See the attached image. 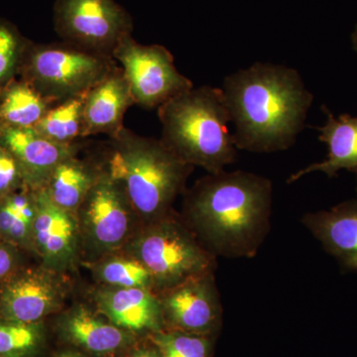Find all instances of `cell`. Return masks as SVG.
<instances>
[{
    "label": "cell",
    "mask_w": 357,
    "mask_h": 357,
    "mask_svg": "<svg viewBox=\"0 0 357 357\" xmlns=\"http://www.w3.org/2000/svg\"><path fill=\"white\" fill-rule=\"evenodd\" d=\"M109 142L105 165L123 185L141 223L154 222L174 211L195 167L178 158L161 140L143 137L126 126Z\"/></svg>",
    "instance_id": "3"
},
{
    "label": "cell",
    "mask_w": 357,
    "mask_h": 357,
    "mask_svg": "<svg viewBox=\"0 0 357 357\" xmlns=\"http://www.w3.org/2000/svg\"><path fill=\"white\" fill-rule=\"evenodd\" d=\"M25 79L52 103L88 93L116 67L115 60L60 42L26 54Z\"/></svg>",
    "instance_id": "7"
},
{
    "label": "cell",
    "mask_w": 357,
    "mask_h": 357,
    "mask_svg": "<svg viewBox=\"0 0 357 357\" xmlns=\"http://www.w3.org/2000/svg\"><path fill=\"white\" fill-rule=\"evenodd\" d=\"M141 340L129 349L123 357H162L161 352L149 338H144V342H140Z\"/></svg>",
    "instance_id": "27"
},
{
    "label": "cell",
    "mask_w": 357,
    "mask_h": 357,
    "mask_svg": "<svg viewBox=\"0 0 357 357\" xmlns=\"http://www.w3.org/2000/svg\"><path fill=\"white\" fill-rule=\"evenodd\" d=\"M70 283L67 274L43 265L14 275L0 295V319L20 323L43 321L63 311Z\"/></svg>",
    "instance_id": "11"
},
{
    "label": "cell",
    "mask_w": 357,
    "mask_h": 357,
    "mask_svg": "<svg viewBox=\"0 0 357 357\" xmlns=\"http://www.w3.org/2000/svg\"><path fill=\"white\" fill-rule=\"evenodd\" d=\"M15 266V257L13 251L0 244V280L13 273Z\"/></svg>",
    "instance_id": "28"
},
{
    "label": "cell",
    "mask_w": 357,
    "mask_h": 357,
    "mask_svg": "<svg viewBox=\"0 0 357 357\" xmlns=\"http://www.w3.org/2000/svg\"><path fill=\"white\" fill-rule=\"evenodd\" d=\"M301 222L344 271L357 272V197L330 211L307 213Z\"/></svg>",
    "instance_id": "16"
},
{
    "label": "cell",
    "mask_w": 357,
    "mask_h": 357,
    "mask_svg": "<svg viewBox=\"0 0 357 357\" xmlns=\"http://www.w3.org/2000/svg\"><path fill=\"white\" fill-rule=\"evenodd\" d=\"M326 121L319 131V140L328 146V156L324 161L301 169L293 173L287 184H294L304 176L312 172H323L328 177L337 176L338 171L345 169L357 175V117L342 114L335 119L330 109L323 105Z\"/></svg>",
    "instance_id": "18"
},
{
    "label": "cell",
    "mask_w": 357,
    "mask_h": 357,
    "mask_svg": "<svg viewBox=\"0 0 357 357\" xmlns=\"http://www.w3.org/2000/svg\"><path fill=\"white\" fill-rule=\"evenodd\" d=\"M121 251L144 265L157 295L195 277L215 272L218 267L217 256L204 248L175 210L141 225Z\"/></svg>",
    "instance_id": "5"
},
{
    "label": "cell",
    "mask_w": 357,
    "mask_h": 357,
    "mask_svg": "<svg viewBox=\"0 0 357 357\" xmlns=\"http://www.w3.org/2000/svg\"><path fill=\"white\" fill-rule=\"evenodd\" d=\"M25 55V45L7 23H0V89L11 81Z\"/></svg>",
    "instance_id": "25"
},
{
    "label": "cell",
    "mask_w": 357,
    "mask_h": 357,
    "mask_svg": "<svg viewBox=\"0 0 357 357\" xmlns=\"http://www.w3.org/2000/svg\"><path fill=\"white\" fill-rule=\"evenodd\" d=\"M98 285L117 288H144L153 291L152 279L144 265L132 256L119 251L82 263Z\"/></svg>",
    "instance_id": "21"
},
{
    "label": "cell",
    "mask_w": 357,
    "mask_h": 357,
    "mask_svg": "<svg viewBox=\"0 0 357 357\" xmlns=\"http://www.w3.org/2000/svg\"><path fill=\"white\" fill-rule=\"evenodd\" d=\"M56 328L66 342L98 357L126 354L143 340L114 326L96 310L84 304H76L59 312Z\"/></svg>",
    "instance_id": "13"
},
{
    "label": "cell",
    "mask_w": 357,
    "mask_h": 357,
    "mask_svg": "<svg viewBox=\"0 0 357 357\" xmlns=\"http://www.w3.org/2000/svg\"><path fill=\"white\" fill-rule=\"evenodd\" d=\"M351 43H352V48H354V50L357 52V25L356 26V28H354V32H352L351 34Z\"/></svg>",
    "instance_id": "30"
},
{
    "label": "cell",
    "mask_w": 357,
    "mask_h": 357,
    "mask_svg": "<svg viewBox=\"0 0 357 357\" xmlns=\"http://www.w3.org/2000/svg\"><path fill=\"white\" fill-rule=\"evenodd\" d=\"M135 105L123 70L116 66L86 95L84 138L98 134L116 135L123 126L124 115Z\"/></svg>",
    "instance_id": "17"
},
{
    "label": "cell",
    "mask_w": 357,
    "mask_h": 357,
    "mask_svg": "<svg viewBox=\"0 0 357 357\" xmlns=\"http://www.w3.org/2000/svg\"><path fill=\"white\" fill-rule=\"evenodd\" d=\"M164 330L218 337L223 307L215 272L195 277L158 294Z\"/></svg>",
    "instance_id": "10"
},
{
    "label": "cell",
    "mask_w": 357,
    "mask_h": 357,
    "mask_svg": "<svg viewBox=\"0 0 357 357\" xmlns=\"http://www.w3.org/2000/svg\"><path fill=\"white\" fill-rule=\"evenodd\" d=\"M93 300L98 314L136 337L146 338L164 330L158 296L149 289L98 285Z\"/></svg>",
    "instance_id": "14"
},
{
    "label": "cell",
    "mask_w": 357,
    "mask_h": 357,
    "mask_svg": "<svg viewBox=\"0 0 357 357\" xmlns=\"http://www.w3.org/2000/svg\"><path fill=\"white\" fill-rule=\"evenodd\" d=\"M55 357H86L84 352L79 351V349H65L56 354Z\"/></svg>",
    "instance_id": "29"
},
{
    "label": "cell",
    "mask_w": 357,
    "mask_h": 357,
    "mask_svg": "<svg viewBox=\"0 0 357 357\" xmlns=\"http://www.w3.org/2000/svg\"><path fill=\"white\" fill-rule=\"evenodd\" d=\"M45 342L43 321L26 324L0 319V357H32Z\"/></svg>",
    "instance_id": "23"
},
{
    "label": "cell",
    "mask_w": 357,
    "mask_h": 357,
    "mask_svg": "<svg viewBox=\"0 0 357 357\" xmlns=\"http://www.w3.org/2000/svg\"><path fill=\"white\" fill-rule=\"evenodd\" d=\"M36 215L33 223V249L48 269L60 273L81 264V237L75 213L54 204L44 189L34 191Z\"/></svg>",
    "instance_id": "12"
},
{
    "label": "cell",
    "mask_w": 357,
    "mask_h": 357,
    "mask_svg": "<svg viewBox=\"0 0 357 357\" xmlns=\"http://www.w3.org/2000/svg\"><path fill=\"white\" fill-rule=\"evenodd\" d=\"M161 140L185 163L208 174L225 170L236 161L230 134V114L222 89L192 88L158 107Z\"/></svg>",
    "instance_id": "4"
},
{
    "label": "cell",
    "mask_w": 357,
    "mask_h": 357,
    "mask_svg": "<svg viewBox=\"0 0 357 357\" xmlns=\"http://www.w3.org/2000/svg\"><path fill=\"white\" fill-rule=\"evenodd\" d=\"M20 187L28 188L20 167L13 155L0 145V199L15 192Z\"/></svg>",
    "instance_id": "26"
},
{
    "label": "cell",
    "mask_w": 357,
    "mask_h": 357,
    "mask_svg": "<svg viewBox=\"0 0 357 357\" xmlns=\"http://www.w3.org/2000/svg\"><path fill=\"white\" fill-rule=\"evenodd\" d=\"M0 145L13 155L26 185L32 191L44 189L56 167L82 149L79 142H54L34 128H3L0 133Z\"/></svg>",
    "instance_id": "15"
},
{
    "label": "cell",
    "mask_w": 357,
    "mask_h": 357,
    "mask_svg": "<svg viewBox=\"0 0 357 357\" xmlns=\"http://www.w3.org/2000/svg\"><path fill=\"white\" fill-rule=\"evenodd\" d=\"M223 95L237 150L285 151L305 128L314 96L297 70L257 62L225 77Z\"/></svg>",
    "instance_id": "2"
},
{
    "label": "cell",
    "mask_w": 357,
    "mask_h": 357,
    "mask_svg": "<svg viewBox=\"0 0 357 357\" xmlns=\"http://www.w3.org/2000/svg\"><path fill=\"white\" fill-rule=\"evenodd\" d=\"M52 105L28 82L11 79L0 89V122L3 128H34Z\"/></svg>",
    "instance_id": "20"
},
{
    "label": "cell",
    "mask_w": 357,
    "mask_h": 357,
    "mask_svg": "<svg viewBox=\"0 0 357 357\" xmlns=\"http://www.w3.org/2000/svg\"><path fill=\"white\" fill-rule=\"evenodd\" d=\"M128 79L135 105L147 109L194 88L191 79L176 68L171 52L162 45H143L128 35L112 53Z\"/></svg>",
    "instance_id": "9"
},
{
    "label": "cell",
    "mask_w": 357,
    "mask_h": 357,
    "mask_svg": "<svg viewBox=\"0 0 357 357\" xmlns=\"http://www.w3.org/2000/svg\"><path fill=\"white\" fill-rule=\"evenodd\" d=\"M217 337L168 330L148 337L162 357H211Z\"/></svg>",
    "instance_id": "24"
},
{
    "label": "cell",
    "mask_w": 357,
    "mask_h": 357,
    "mask_svg": "<svg viewBox=\"0 0 357 357\" xmlns=\"http://www.w3.org/2000/svg\"><path fill=\"white\" fill-rule=\"evenodd\" d=\"M86 93L53 103L34 129L54 142L74 144L84 138Z\"/></svg>",
    "instance_id": "22"
},
{
    "label": "cell",
    "mask_w": 357,
    "mask_h": 357,
    "mask_svg": "<svg viewBox=\"0 0 357 357\" xmlns=\"http://www.w3.org/2000/svg\"><path fill=\"white\" fill-rule=\"evenodd\" d=\"M2 128H3V126H2L1 122H0V133H1Z\"/></svg>",
    "instance_id": "31"
},
{
    "label": "cell",
    "mask_w": 357,
    "mask_h": 357,
    "mask_svg": "<svg viewBox=\"0 0 357 357\" xmlns=\"http://www.w3.org/2000/svg\"><path fill=\"white\" fill-rule=\"evenodd\" d=\"M183 197V220L217 257H255L271 231L273 184L261 175L208 174Z\"/></svg>",
    "instance_id": "1"
},
{
    "label": "cell",
    "mask_w": 357,
    "mask_h": 357,
    "mask_svg": "<svg viewBox=\"0 0 357 357\" xmlns=\"http://www.w3.org/2000/svg\"><path fill=\"white\" fill-rule=\"evenodd\" d=\"M82 263L119 252L142 223L123 185L105 164L100 177L77 211Z\"/></svg>",
    "instance_id": "6"
},
{
    "label": "cell",
    "mask_w": 357,
    "mask_h": 357,
    "mask_svg": "<svg viewBox=\"0 0 357 357\" xmlns=\"http://www.w3.org/2000/svg\"><path fill=\"white\" fill-rule=\"evenodd\" d=\"M102 163L81 159L79 153L61 162L51 174L44 190L54 204L76 215L86 195L100 177Z\"/></svg>",
    "instance_id": "19"
},
{
    "label": "cell",
    "mask_w": 357,
    "mask_h": 357,
    "mask_svg": "<svg viewBox=\"0 0 357 357\" xmlns=\"http://www.w3.org/2000/svg\"><path fill=\"white\" fill-rule=\"evenodd\" d=\"M53 17L63 42L109 57L133 32L132 17L115 0H55Z\"/></svg>",
    "instance_id": "8"
}]
</instances>
